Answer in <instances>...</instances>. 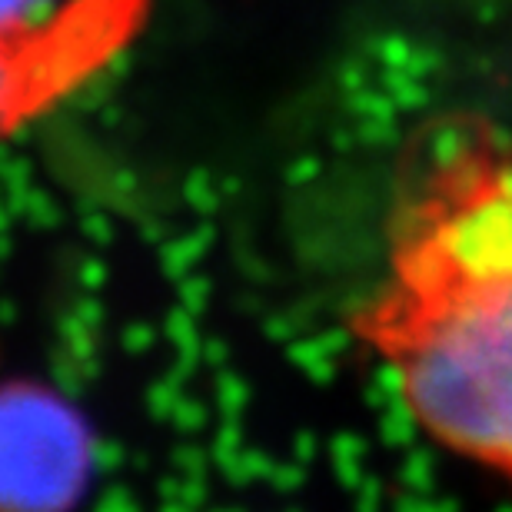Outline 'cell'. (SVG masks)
I'll list each match as a JSON object with an SVG mask.
<instances>
[{
  "label": "cell",
  "mask_w": 512,
  "mask_h": 512,
  "mask_svg": "<svg viewBox=\"0 0 512 512\" xmlns=\"http://www.w3.org/2000/svg\"><path fill=\"white\" fill-rule=\"evenodd\" d=\"M439 170L449 200L403 213L356 330L429 439L512 476V163Z\"/></svg>",
  "instance_id": "6da1fadb"
},
{
  "label": "cell",
  "mask_w": 512,
  "mask_h": 512,
  "mask_svg": "<svg viewBox=\"0 0 512 512\" xmlns=\"http://www.w3.org/2000/svg\"><path fill=\"white\" fill-rule=\"evenodd\" d=\"M147 0H70L44 24L0 30V140L70 97L117 54Z\"/></svg>",
  "instance_id": "7a4b0ae2"
},
{
  "label": "cell",
  "mask_w": 512,
  "mask_h": 512,
  "mask_svg": "<svg viewBox=\"0 0 512 512\" xmlns=\"http://www.w3.org/2000/svg\"><path fill=\"white\" fill-rule=\"evenodd\" d=\"M54 14L50 0H0V30H27Z\"/></svg>",
  "instance_id": "3957f363"
}]
</instances>
